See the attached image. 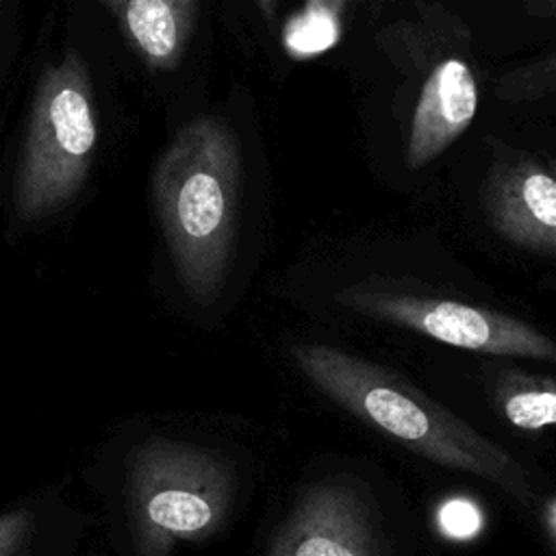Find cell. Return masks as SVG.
<instances>
[{"label":"cell","mask_w":556,"mask_h":556,"mask_svg":"<svg viewBox=\"0 0 556 556\" xmlns=\"http://www.w3.org/2000/svg\"><path fill=\"white\" fill-rule=\"evenodd\" d=\"M291 356L330 400L410 452L482 478L523 506L534 502V482L523 465L397 374L319 343L293 345Z\"/></svg>","instance_id":"obj_1"},{"label":"cell","mask_w":556,"mask_h":556,"mask_svg":"<svg viewBox=\"0 0 556 556\" xmlns=\"http://www.w3.org/2000/svg\"><path fill=\"white\" fill-rule=\"evenodd\" d=\"M241 193L235 132L217 117L185 124L154 172L159 222L185 291L208 302L232 254Z\"/></svg>","instance_id":"obj_2"},{"label":"cell","mask_w":556,"mask_h":556,"mask_svg":"<svg viewBox=\"0 0 556 556\" xmlns=\"http://www.w3.org/2000/svg\"><path fill=\"white\" fill-rule=\"evenodd\" d=\"M98 146V117L87 67L76 52L39 76L20 156L15 208L35 222L83 187Z\"/></svg>","instance_id":"obj_3"},{"label":"cell","mask_w":556,"mask_h":556,"mask_svg":"<svg viewBox=\"0 0 556 556\" xmlns=\"http://www.w3.org/2000/svg\"><path fill=\"white\" fill-rule=\"evenodd\" d=\"M132 513L141 556H167L180 541L208 536L230 502V473L200 447L146 445L132 463Z\"/></svg>","instance_id":"obj_4"},{"label":"cell","mask_w":556,"mask_h":556,"mask_svg":"<svg viewBox=\"0 0 556 556\" xmlns=\"http://www.w3.org/2000/svg\"><path fill=\"white\" fill-rule=\"evenodd\" d=\"M339 300L371 319L452 348L556 363V339L526 319L489 306L371 285L345 289Z\"/></svg>","instance_id":"obj_5"},{"label":"cell","mask_w":556,"mask_h":556,"mask_svg":"<svg viewBox=\"0 0 556 556\" xmlns=\"http://www.w3.org/2000/svg\"><path fill=\"white\" fill-rule=\"evenodd\" d=\"M269 556H382L374 510L348 482L315 484L291 510Z\"/></svg>","instance_id":"obj_6"},{"label":"cell","mask_w":556,"mask_h":556,"mask_svg":"<svg viewBox=\"0 0 556 556\" xmlns=\"http://www.w3.org/2000/svg\"><path fill=\"white\" fill-rule=\"evenodd\" d=\"M480 206L491 228L515 248L556 256V172L526 154L491 165Z\"/></svg>","instance_id":"obj_7"},{"label":"cell","mask_w":556,"mask_h":556,"mask_svg":"<svg viewBox=\"0 0 556 556\" xmlns=\"http://www.w3.org/2000/svg\"><path fill=\"white\" fill-rule=\"evenodd\" d=\"M478 111V83L460 56L441 59L426 76L410 119L406 165L424 167L443 154L471 126Z\"/></svg>","instance_id":"obj_8"},{"label":"cell","mask_w":556,"mask_h":556,"mask_svg":"<svg viewBox=\"0 0 556 556\" xmlns=\"http://www.w3.org/2000/svg\"><path fill=\"white\" fill-rule=\"evenodd\" d=\"M122 26L141 59L156 67H174L189 43L198 0H98Z\"/></svg>","instance_id":"obj_9"},{"label":"cell","mask_w":556,"mask_h":556,"mask_svg":"<svg viewBox=\"0 0 556 556\" xmlns=\"http://www.w3.org/2000/svg\"><path fill=\"white\" fill-rule=\"evenodd\" d=\"M506 421L521 430L556 426V380L526 371H506L495 389Z\"/></svg>","instance_id":"obj_10"},{"label":"cell","mask_w":556,"mask_h":556,"mask_svg":"<svg viewBox=\"0 0 556 556\" xmlns=\"http://www.w3.org/2000/svg\"><path fill=\"white\" fill-rule=\"evenodd\" d=\"M282 48L293 59H308L330 50L341 37V15L304 7L282 26Z\"/></svg>","instance_id":"obj_11"},{"label":"cell","mask_w":556,"mask_h":556,"mask_svg":"<svg viewBox=\"0 0 556 556\" xmlns=\"http://www.w3.org/2000/svg\"><path fill=\"white\" fill-rule=\"evenodd\" d=\"M495 96L504 102H534L556 96V50L502 74Z\"/></svg>","instance_id":"obj_12"},{"label":"cell","mask_w":556,"mask_h":556,"mask_svg":"<svg viewBox=\"0 0 556 556\" xmlns=\"http://www.w3.org/2000/svg\"><path fill=\"white\" fill-rule=\"evenodd\" d=\"M439 528L452 539H469L482 528V515L473 502L450 500L439 508Z\"/></svg>","instance_id":"obj_13"},{"label":"cell","mask_w":556,"mask_h":556,"mask_svg":"<svg viewBox=\"0 0 556 556\" xmlns=\"http://www.w3.org/2000/svg\"><path fill=\"white\" fill-rule=\"evenodd\" d=\"M33 530L30 510L17 508L0 517V556H15Z\"/></svg>","instance_id":"obj_14"},{"label":"cell","mask_w":556,"mask_h":556,"mask_svg":"<svg viewBox=\"0 0 556 556\" xmlns=\"http://www.w3.org/2000/svg\"><path fill=\"white\" fill-rule=\"evenodd\" d=\"M534 15L554 17L556 15V0H523Z\"/></svg>","instance_id":"obj_15"},{"label":"cell","mask_w":556,"mask_h":556,"mask_svg":"<svg viewBox=\"0 0 556 556\" xmlns=\"http://www.w3.org/2000/svg\"><path fill=\"white\" fill-rule=\"evenodd\" d=\"M343 4H345V0H306V7L324 9V11H330L334 15H341Z\"/></svg>","instance_id":"obj_16"},{"label":"cell","mask_w":556,"mask_h":556,"mask_svg":"<svg viewBox=\"0 0 556 556\" xmlns=\"http://www.w3.org/2000/svg\"><path fill=\"white\" fill-rule=\"evenodd\" d=\"M254 2H256V7H258L261 15L265 17V22H267V24H274L278 0H254Z\"/></svg>","instance_id":"obj_17"},{"label":"cell","mask_w":556,"mask_h":556,"mask_svg":"<svg viewBox=\"0 0 556 556\" xmlns=\"http://www.w3.org/2000/svg\"><path fill=\"white\" fill-rule=\"evenodd\" d=\"M549 523H552V528L556 530V504L549 508Z\"/></svg>","instance_id":"obj_18"},{"label":"cell","mask_w":556,"mask_h":556,"mask_svg":"<svg viewBox=\"0 0 556 556\" xmlns=\"http://www.w3.org/2000/svg\"><path fill=\"white\" fill-rule=\"evenodd\" d=\"M549 167H552V169H554V172H556V159H554V161H552V165H549Z\"/></svg>","instance_id":"obj_19"}]
</instances>
